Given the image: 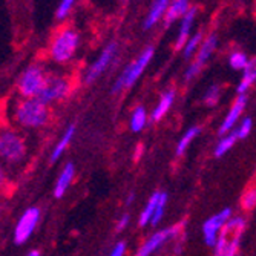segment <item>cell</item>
I'll use <instances>...</instances> for the list:
<instances>
[{
  "mask_svg": "<svg viewBox=\"0 0 256 256\" xmlns=\"http://www.w3.org/2000/svg\"><path fill=\"white\" fill-rule=\"evenodd\" d=\"M12 122L22 129H40L50 122V104L40 98H18L12 108Z\"/></svg>",
  "mask_w": 256,
  "mask_h": 256,
  "instance_id": "6da1fadb",
  "label": "cell"
},
{
  "mask_svg": "<svg viewBox=\"0 0 256 256\" xmlns=\"http://www.w3.org/2000/svg\"><path fill=\"white\" fill-rule=\"evenodd\" d=\"M26 156V142L18 129L0 126V161L10 166L20 164Z\"/></svg>",
  "mask_w": 256,
  "mask_h": 256,
  "instance_id": "7a4b0ae2",
  "label": "cell"
},
{
  "mask_svg": "<svg viewBox=\"0 0 256 256\" xmlns=\"http://www.w3.org/2000/svg\"><path fill=\"white\" fill-rule=\"evenodd\" d=\"M244 230L246 220L242 216H232L221 230L220 238L214 247V256H236Z\"/></svg>",
  "mask_w": 256,
  "mask_h": 256,
  "instance_id": "3957f363",
  "label": "cell"
},
{
  "mask_svg": "<svg viewBox=\"0 0 256 256\" xmlns=\"http://www.w3.org/2000/svg\"><path fill=\"white\" fill-rule=\"evenodd\" d=\"M50 74L38 63H32L23 69L17 80V92L22 98H38L44 89Z\"/></svg>",
  "mask_w": 256,
  "mask_h": 256,
  "instance_id": "277c9868",
  "label": "cell"
},
{
  "mask_svg": "<svg viewBox=\"0 0 256 256\" xmlns=\"http://www.w3.org/2000/svg\"><path fill=\"white\" fill-rule=\"evenodd\" d=\"M80 44V36L72 28L60 30L50 44V56L57 63H68L72 60Z\"/></svg>",
  "mask_w": 256,
  "mask_h": 256,
  "instance_id": "5b68a950",
  "label": "cell"
},
{
  "mask_svg": "<svg viewBox=\"0 0 256 256\" xmlns=\"http://www.w3.org/2000/svg\"><path fill=\"white\" fill-rule=\"evenodd\" d=\"M152 57H154V48H152V46H149V48H146L132 63H129L124 68V71L118 76V78L115 80V83L112 86L114 94H115V92H120V90L126 89V88H130L140 77H142V74L144 72V69L150 63Z\"/></svg>",
  "mask_w": 256,
  "mask_h": 256,
  "instance_id": "8992f818",
  "label": "cell"
},
{
  "mask_svg": "<svg viewBox=\"0 0 256 256\" xmlns=\"http://www.w3.org/2000/svg\"><path fill=\"white\" fill-rule=\"evenodd\" d=\"M40 218H42V210L37 206L28 207L26 210H23V214L16 222L14 234H12L14 242L17 246H22L30 241V238L34 235V232L40 222Z\"/></svg>",
  "mask_w": 256,
  "mask_h": 256,
  "instance_id": "52a82bcc",
  "label": "cell"
},
{
  "mask_svg": "<svg viewBox=\"0 0 256 256\" xmlns=\"http://www.w3.org/2000/svg\"><path fill=\"white\" fill-rule=\"evenodd\" d=\"M72 84L69 82V78L63 77V76H54L50 74L48 80H46L44 89L40 94V100L44 102L46 104H51L60 100H64L69 94H71Z\"/></svg>",
  "mask_w": 256,
  "mask_h": 256,
  "instance_id": "ba28073f",
  "label": "cell"
},
{
  "mask_svg": "<svg viewBox=\"0 0 256 256\" xmlns=\"http://www.w3.org/2000/svg\"><path fill=\"white\" fill-rule=\"evenodd\" d=\"M232 218V210L228 207L222 208L221 212L215 214L214 216H210L207 221H204L202 224V236H204V242L210 247H215L221 230L224 228V226L228 222V220Z\"/></svg>",
  "mask_w": 256,
  "mask_h": 256,
  "instance_id": "9c48e42d",
  "label": "cell"
},
{
  "mask_svg": "<svg viewBox=\"0 0 256 256\" xmlns=\"http://www.w3.org/2000/svg\"><path fill=\"white\" fill-rule=\"evenodd\" d=\"M117 43H109L106 48L100 52V56L94 60V63H92L88 69H86V72H84V82L86 83H92V82H96L106 69L109 68V64L114 62L115 56H117Z\"/></svg>",
  "mask_w": 256,
  "mask_h": 256,
  "instance_id": "30bf717a",
  "label": "cell"
},
{
  "mask_svg": "<svg viewBox=\"0 0 256 256\" xmlns=\"http://www.w3.org/2000/svg\"><path fill=\"white\" fill-rule=\"evenodd\" d=\"M216 44H218V38H216L215 34H210L202 42L201 48H200V51L196 54V58L194 60V63L188 68V71H186V74H184L186 80H192L201 71V68L206 64V62L210 58V56L214 54Z\"/></svg>",
  "mask_w": 256,
  "mask_h": 256,
  "instance_id": "8fae6325",
  "label": "cell"
},
{
  "mask_svg": "<svg viewBox=\"0 0 256 256\" xmlns=\"http://www.w3.org/2000/svg\"><path fill=\"white\" fill-rule=\"evenodd\" d=\"M181 226L176 224V226H172V227H168V228H162V230H158L155 234L140 247L135 253V256H150L155 250H158L162 244H164L169 238H174L178 235Z\"/></svg>",
  "mask_w": 256,
  "mask_h": 256,
  "instance_id": "7c38bea8",
  "label": "cell"
},
{
  "mask_svg": "<svg viewBox=\"0 0 256 256\" xmlns=\"http://www.w3.org/2000/svg\"><path fill=\"white\" fill-rule=\"evenodd\" d=\"M246 104H247V97L246 96H238L236 100L234 102V104H232L230 110L224 117L222 123L220 124V129H218L220 135H227V134L232 132V129L236 126V122L240 120Z\"/></svg>",
  "mask_w": 256,
  "mask_h": 256,
  "instance_id": "4fadbf2b",
  "label": "cell"
},
{
  "mask_svg": "<svg viewBox=\"0 0 256 256\" xmlns=\"http://www.w3.org/2000/svg\"><path fill=\"white\" fill-rule=\"evenodd\" d=\"M74 176H76V168L72 162H66V164L63 166V169L60 170L58 176H57V181L54 184V196L56 198H62L68 189L69 186L72 184L74 181Z\"/></svg>",
  "mask_w": 256,
  "mask_h": 256,
  "instance_id": "5bb4252c",
  "label": "cell"
},
{
  "mask_svg": "<svg viewBox=\"0 0 256 256\" xmlns=\"http://www.w3.org/2000/svg\"><path fill=\"white\" fill-rule=\"evenodd\" d=\"M74 135H76V124H69L64 129V132L62 134L60 140L57 142V144L54 146V149L51 152V156H50V161L51 162H57L62 158V155L66 152V149L69 148V144L72 143Z\"/></svg>",
  "mask_w": 256,
  "mask_h": 256,
  "instance_id": "9a60e30c",
  "label": "cell"
},
{
  "mask_svg": "<svg viewBox=\"0 0 256 256\" xmlns=\"http://www.w3.org/2000/svg\"><path fill=\"white\" fill-rule=\"evenodd\" d=\"M195 8H190L188 11L182 18H181V26H180V31H178V37H176V42H175V48L176 50H181L184 48V44L188 43V40L190 38V31H192V25H194V20H195Z\"/></svg>",
  "mask_w": 256,
  "mask_h": 256,
  "instance_id": "2e32d148",
  "label": "cell"
},
{
  "mask_svg": "<svg viewBox=\"0 0 256 256\" xmlns=\"http://www.w3.org/2000/svg\"><path fill=\"white\" fill-rule=\"evenodd\" d=\"M168 8H169L168 0H156V2H154L149 12H148V16H146V18H144V23H143L144 30L154 28L161 18H164Z\"/></svg>",
  "mask_w": 256,
  "mask_h": 256,
  "instance_id": "e0dca14e",
  "label": "cell"
},
{
  "mask_svg": "<svg viewBox=\"0 0 256 256\" xmlns=\"http://www.w3.org/2000/svg\"><path fill=\"white\" fill-rule=\"evenodd\" d=\"M189 10H190V6H189L188 0H175V2L169 4V8L164 16V25L169 26L175 20L182 18L186 14H188Z\"/></svg>",
  "mask_w": 256,
  "mask_h": 256,
  "instance_id": "ac0fdd59",
  "label": "cell"
},
{
  "mask_svg": "<svg viewBox=\"0 0 256 256\" xmlns=\"http://www.w3.org/2000/svg\"><path fill=\"white\" fill-rule=\"evenodd\" d=\"M174 102H175V92L174 90H166L164 94L161 96L156 108L152 112V122H158V120H161L162 117H164V115L168 114V110L172 108Z\"/></svg>",
  "mask_w": 256,
  "mask_h": 256,
  "instance_id": "d6986e66",
  "label": "cell"
},
{
  "mask_svg": "<svg viewBox=\"0 0 256 256\" xmlns=\"http://www.w3.org/2000/svg\"><path fill=\"white\" fill-rule=\"evenodd\" d=\"M256 82V58L254 60H250L248 66L244 69V74H242V78L236 88L238 94L240 96H246V92L250 89V86Z\"/></svg>",
  "mask_w": 256,
  "mask_h": 256,
  "instance_id": "ffe728a7",
  "label": "cell"
},
{
  "mask_svg": "<svg viewBox=\"0 0 256 256\" xmlns=\"http://www.w3.org/2000/svg\"><path fill=\"white\" fill-rule=\"evenodd\" d=\"M160 198H161V192H155V194L149 198L146 207L143 208L142 215H140V220H138V224H140V226H143V227H144V226H148V224L152 222L154 215H155V210H156L158 202H160Z\"/></svg>",
  "mask_w": 256,
  "mask_h": 256,
  "instance_id": "44dd1931",
  "label": "cell"
},
{
  "mask_svg": "<svg viewBox=\"0 0 256 256\" xmlns=\"http://www.w3.org/2000/svg\"><path fill=\"white\" fill-rule=\"evenodd\" d=\"M148 123V112L143 106H138L134 109L130 115V129L134 132H142Z\"/></svg>",
  "mask_w": 256,
  "mask_h": 256,
  "instance_id": "7402d4cb",
  "label": "cell"
},
{
  "mask_svg": "<svg viewBox=\"0 0 256 256\" xmlns=\"http://www.w3.org/2000/svg\"><path fill=\"white\" fill-rule=\"evenodd\" d=\"M200 128L198 126H194V128H190V129H188L184 134H182V136L180 138V142H178V144H176V155L180 156V155H182L184 152H186V149L189 148V144L194 142L195 140V136H198V134H200Z\"/></svg>",
  "mask_w": 256,
  "mask_h": 256,
  "instance_id": "603a6c76",
  "label": "cell"
},
{
  "mask_svg": "<svg viewBox=\"0 0 256 256\" xmlns=\"http://www.w3.org/2000/svg\"><path fill=\"white\" fill-rule=\"evenodd\" d=\"M236 135H235V132L232 130L230 134H227V135H224L221 140H220V143L216 144V148H215V156H222L224 154H227L232 148H234V144L236 143Z\"/></svg>",
  "mask_w": 256,
  "mask_h": 256,
  "instance_id": "cb8c5ba5",
  "label": "cell"
},
{
  "mask_svg": "<svg viewBox=\"0 0 256 256\" xmlns=\"http://www.w3.org/2000/svg\"><path fill=\"white\" fill-rule=\"evenodd\" d=\"M201 44H202V32L194 34V36L188 40V43L184 44V48H182L184 57H186V58H190L195 52L198 54V51H200V48H201Z\"/></svg>",
  "mask_w": 256,
  "mask_h": 256,
  "instance_id": "d4e9b609",
  "label": "cell"
},
{
  "mask_svg": "<svg viewBox=\"0 0 256 256\" xmlns=\"http://www.w3.org/2000/svg\"><path fill=\"white\" fill-rule=\"evenodd\" d=\"M250 60L248 57L241 52V51H235V52H232L230 57H228V64L235 69V71H244V69L248 66Z\"/></svg>",
  "mask_w": 256,
  "mask_h": 256,
  "instance_id": "484cf974",
  "label": "cell"
},
{
  "mask_svg": "<svg viewBox=\"0 0 256 256\" xmlns=\"http://www.w3.org/2000/svg\"><path fill=\"white\" fill-rule=\"evenodd\" d=\"M220 97H221V89H220V86L212 84L210 88L206 90V94H204V103L207 106H216L218 102H220Z\"/></svg>",
  "mask_w": 256,
  "mask_h": 256,
  "instance_id": "4316f807",
  "label": "cell"
},
{
  "mask_svg": "<svg viewBox=\"0 0 256 256\" xmlns=\"http://www.w3.org/2000/svg\"><path fill=\"white\" fill-rule=\"evenodd\" d=\"M74 5H76L74 0H62V2L58 4V6H57V11H56V17H57V20H60V22H62V20L68 18V16L72 12Z\"/></svg>",
  "mask_w": 256,
  "mask_h": 256,
  "instance_id": "83f0119b",
  "label": "cell"
},
{
  "mask_svg": "<svg viewBox=\"0 0 256 256\" xmlns=\"http://www.w3.org/2000/svg\"><path fill=\"white\" fill-rule=\"evenodd\" d=\"M166 204H168V195L164 192H161V198H160V202H158V207H156V210H155V215H154V220H152V226H156L162 215H164V208H166Z\"/></svg>",
  "mask_w": 256,
  "mask_h": 256,
  "instance_id": "f1b7e54d",
  "label": "cell"
},
{
  "mask_svg": "<svg viewBox=\"0 0 256 256\" xmlns=\"http://www.w3.org/2000/svg\"><path fill=\"white\" fill-rule=\"evenodd\" d=\"M242 207L247 208V210H252V208L256 207V188H252L248 189L244 195H242Z\"/></svg>",
  "mask_w": 256,
  "mask_h": 256,
  "instance_id": "f546056e",
  "label": "cell"
},
{
  "mask_svg": "<svg viewBox=\"0 0 256 256\" xmlns=\"http://www.w3.org/2000/svg\"><path fill=\"white\" fill-rule=\"evenodd\" d=\"M250 130H252V120L250 118H244L234 132H235V135H236L238 140H242V138L248 136Z\"/></svg>",
  "mask_w": 256,
  "mask_h": 256,
  "instance_id": "4dcf8cb0",
  "label": "cell"
},
{
  "mask_svg": "<svg viewBox=\"0 0 256 256\" xmlns=\"http://www.w3.org/2000/svg\"><path fill=\"white\" fill-rule=\"evenodd\" d=\"M10 188H11L10 178H8V175H6V170H5L4 166H2V162H0V194L8 192Z\"/></svg>",
  "mask_w": 256,
  "mask_h": 256,
  "instance_id": "1f68e13d",
  "label": "cell"
},
{
  "mask_svg": "<svg viewBox=\"0 0 256 256\" xmlns=\"http://www.w3.org/2000/svg\"><path fill=\"white\" fill-rule=\"evenodd\" d=\"M126 242H117L114 247H112V250L109 252V254L108 256H124V253H126Z\"/></svg>",
  "mask_w": 256,
  "mask_h": 256,
  "instance_id": "d6a6232c",
  "label": "cell"
},
{
  "mask_svg": "<svg viewBox=\"0 0 256 256\" xmlns=\"http://www.w3.org/2000/svg\"><path fill=\"white\" fill-rule=\"evenodd\" d=\"M129 221H130L129 215H123V216L118 220V222H117V230H118V232H120V230H124V228L129 226Z\"/></svg>",
  "mask_w": 256,
  "mask_h": 256,
  "instance_id": "836d02e7",
  "label": "cell"
},
{
  "mask_svg": "<svg viewBox=\"0 0 256 256\" xmlns=\"http://www.w3.org/2000/svg\"><path fill=\"white\" fill-rule=\"evenodd\" d=\"M25 256H42V254H40V252H38V250H30Z\"/></svg>",
  "mask_w": 256,
  "mask_h": 256,
  "instance_id": "e575fe53",
  "label": "cell"
},
{
  "mask_svg": "<svg viewBox=\"0 0 256 256\" xmlns=\"http://www.w3.org/2000/svg\"><path fill=\"white\" fill-rule=\"evenodd\" d=\"M134 198H135V196H134V194H130V195H129V198H128V201H126V202H128V204H130V202H132V200H134Z\"/></svg>",
  "mask_w": 256,
  "mask_h": 256,
  "instance_id": "d590c367",
  "label": "cell"
}]
</instances>
